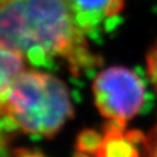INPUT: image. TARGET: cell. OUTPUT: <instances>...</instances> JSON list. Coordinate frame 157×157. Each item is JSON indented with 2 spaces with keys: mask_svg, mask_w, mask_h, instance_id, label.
<instances>
[{
  "mask_svg": "<svg viewBox=\"0 0 157 157\" xmlns=\"http://www.w3.org/2000/svg\"><path fill=\"white\" fill-rule=\"evenodd\" d=\"M147 71L157 92V41L147 54Z\"/></svg>",
  "mask_w": 157,
  "mask_h": 157,
  "instance_id": "8",
  "label": "cell"
},
{
  "mask_svg": "<svg viewBox=\"0 0 157 157\" xmlns=\"http://www.w3.org/2000/svg\"><path fill=\"white\" fill-rule=\"evenodd\" d=\"M76 157H89V154H87V152H84V151L79 152V154Z\"/></svg>",
  "mask_w": 157,
  "mask_h": 157,
  "instance_id": "9",
  "label": "cell"
},
{
  "mask_svg": "<svg viewBox=\"0 0 157 157\" xmlns=\"http://www.w3.org/2000/svg\"><path fill=\"white\" fill-rule=\"evenodd\" d=\"M95 106L111 126L124 129L144 102V84L124 67H111L98 73L92 85Z\"/></svg>",
  "mask_w": 157,
  "mask_h": 157,
  "instance_id": "3",
  "label": "cell"
},
{
  "mask_svg": "<svg viewBox=\"0 0 157 157\" xmlns=\"http://www.w3.org/2000/svg\"><path fill=\"white\" fill-rule=\"evenodd\" d=\"M5 117L23 133L50 139L73 117L69 89L50 73L26 67L8 92Z\"/></svg>",
  "mask_w": 157,
  "mask_h": 157,
  "instance_id": "2",
  "label": "cell"
},
{
  "mask_svg": "<svg viewBox=\"0 0 157 157\" xmlns=\"http://www.w3.org/2000/svg\"><path fill=\"white\" fill-rule=\"evenodd\" d=\"M0 42L26 62L63 61L76 77L99 64L62 0H0Z\"/></svg>",
  "mask_w": 157,
  "mask_h": 157,
  "instance_id": "1",
  "label": "cell"
},
{
  "mask_svg": "<svg viewBox=\"0 0 157 157\" xmlns=\"http://www.w3.org/2000/svg\"><path fill=\"white\" fill-rule=\"evenodd\" d=\"M26 69V59L0 42V118L5 117L7 95L19 75Z\"/></svg>",
  "mask_w": 157,
  "mask_h": 157,
  "instance_id": "5",
  "label": "cell"
},
{
  "mask_svg": "<svg viewBox=\"0 0 157 157\" xmlns=\"http://www.w3.org/2000/svg\"><path fill=\"white\" fill-rule=\"evenodd\" d=\"M122 130L124 129L109 126L95 155L99 157H139L133 142L142 139V135L139 139L134 137L133 133L124 136Z\"/></svg>",
  "mask_w": 157,
  "mask_h": 157,
  "instance_id": "6",
  "label": "cell"
},
{
  "mask_svg": "<svg viewBox=\"0 0 157 157\" xmlns=\"http://www.w3.org/2000/svg\"><path fill=\"white\" fill-rule=\"evenodd\" d=\"M19 157H40V156H36V155H32V154H27V155L20 154V156H19Z\"/></svg>",
  "mask_w": 157,
  "mask_h": 157,
  "instance_id": "10",
  "label": "cell"
},
{
  "mask_svg": "<svg viewBox=\"0 0 157 157\" xmlns=\"http://www.w3.org/2000/svg\"><path fill=\"white\" fill-rule=\"evenodd\" d=\"M80 28L87 32L104 26L124 8V0H62Z\"/></svg>",
  "mask_w": 157,
  "mask_h": 157,
  "instance_id": "4",
  "label": "cell"
},
{
  "mask_svg": "<svg viewBox=\"0 0 157 157\" xmlns=\"http://www.w3.org/2000/svg\"><path fill=\"white\" fill-rule=\"evenodd\" d=\"M143 152L146 157H157V121L149 133L142 137Z\"/></svg>",
  "mask_w": 157,
  "mask_h": 157,
  "instance_id": "7",
  "label": "cell"
}]
</instances>
